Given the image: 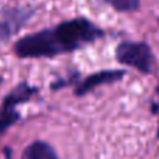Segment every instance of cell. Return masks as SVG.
<instances>
[{"label": "cell", "instance_id": "2", "mask_svg": "<svg viewBox=\"0 0 159 159\" xmlns=\"http://www.w3.org/2000/svg\"><path fill=\"white\" fill-rule=\"evenodd\" d=\"M116 58L121 65L134 68L144 75L152 72L155 63L152 48L145 41H121L116 48Z\"/></svg>", "mask_w": 159, "mask_h": 159}, {"label": "cell", "instance_id": "11", "mask_svg": "<svg viewBox=\"0 0 159 159\" xmlns=\"http://www.w3.org/2000/svg\"><path fill=\"white\" fill-rule=\"evenodd\" d=\"M0 83H3V76H0Z\"/></svg>", "mask_w": 159, "mask_h": 159}, {"label": "cell", "instance_id": "7", "mask_svg": "<svg viewBox=\"0 0 159 159\" xmlns=\"http://www.w3.org/2000/svg\"><path fill=\"white\" fill-rule=\"evenodd\" d=\"M20 120L21 116L17 111V108L9 107V106L2 103V106H0V137Z\"/></svg>", "mask_w": 159, "mask_h": 159}, {"label": "cell", "instance_id": "4", "mask_svg": "<svg viewBox=\"0 0 159 159\" xmlns=\"http://www.w3.org/2000/svg\"><path fill=\"white\" fill-rule=\"evenodd\" d=\"M127 75L125 69H103L97 70V72L92 73V75L86 76L83 80H80L75 87V94L76 97H82L89 94L90 92H93L96 87L103 86V84H110L114 82H120L124 76Z\"/></svg>", "mask_w": 159, "mask_h": 159}, {"label": "cell", "instance_id": "10", "mask_svg": "<svg viewBox=\"0 0 159 159\" xmlns=\"http://www.w3.org/2000/svg\"><path fill=\"white\" fill-rule=\"evenodd\" d=\"M156 138L159 139V123H158V129H156Z\"/></svg>", "mask_w": 159, "mask_h": 159}, {"label": "cell", "instance_id": "1", "mask_svg": "<svg viewBox=\"0 0 159 159\" xmlns=\"http://www.w3.org/2000/svg\"><path fill=\"white\" fill-rule=\"evenodd\" d=\"M106 31L86 17H75L59 24L21 37L13 52L21 59L55 58L70 54L104 38Z\"/></svg>", "mask_w": 159, "mask_h": 159}, {"label": "cell", "instance_id": "9", "mask_svg": "<svg viewBox=\"0 0 159 159\" xmlns=\"http://www.w3.org/2000/svg\"><path fill=\"white\" fill-rule=\"evenodd\" d=\"M151 113L159 114V83L155 87V99L152 100V104H151Z\"/></svg>", "mask_w": 159, "mask_h": 159}, {"label": "cell", "instance_id": "3", "mask_svg": "<svg viewBox=\"0 0 159 159\" xmlns=\"http://www.w3.org/2000/svg\"><path fill=\"white\" fill-rule=\"evenodd\" d=\"M34 14L35 9L33 7H16L7 10L0 20V42L7 41L11 35L17 34Z\"/></svg>", "mask_w": 159, "mask_h": 159}, {"label": "cell", "instance_id": "8", "mask_svg": "<svg viewBox=\"0 0 159 159\" xmlns=\"http://www.w3.org/2000/svg\"><path fill=\"white\" fill-rule=\"evenodd\" d=\"M118 13H134L139 9L141 0H102Z\"/></svg>", "mask_w": 159, "mask_h": 159}, {"label": "cell", "instance_id": "6", "mask_svg": "<svg viewBox=\"0 0 159 159\" xmlns=\"http://www.w3.org/2000/svg\"><path fill=\"white\" fill-rule=\"evenodd\" d=\"M21 159H59V156L51 144L42 139H35L24 148Z\"/></svg>", "mask_w": 159, "mask_h": 159}, {"label": "cell", "instance_id": "5", "mask_svg": "<svg viewBox=\"0 0 159 159\" xmlns=\"http://www.w3.org/2000/svg\"><path fill=\"white\" fill-rule=\"evenodd\" d=\"M38 87L30 84L28 82L23 80L20 83H17L9 93L3 97V104L9 106V107L16 108L18 104H23V103H27L38 93Z\"/></svg>", "mask_w": 159, "mask_h": 159}]
</instances>
